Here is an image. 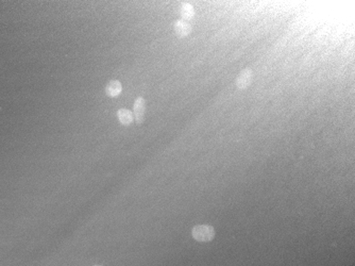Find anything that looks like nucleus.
Returning <instances> with one entry per match:
<instances>
[{
	"label": "nucleus",
	"instance_id": "nucleus-6",
	"mask_svg": "<svg viewBox=\"0 0 355 266\" xmlns=\"http://www.w3.org/2000/svg\"><path fill=\"white\" fill-rule=\"evenodd\" d=\"M117 118L120 123V125H123L124 127H128L130 125H132L134 122V116L132 111L128 110L125 108H122L119 109L117 111Z\"/></svg>",
	"mask_w": 355,
	"mask_h": 266
},
{
	"label": "nucleus",
	"instance_id": "nucleus-1",
	"mask_svg": "<svg viewBox=\"0 0 355 266\" xmlns=\"http://www.w3.org/2000/svg\"><path fill=\"white\" fill-rule=\"evenodd\" d=\"M192 235L197 242H211L215 237V229L211 225H197L193 228Z\"/></svg>",
	"mask_w": 355,
	"mask_h": 266
},
{
	"label": "nucleus",
	"instance_id": "nucleus-7",
	"mask_svg": "<svg viewBox=\"0 0 355 266\" xmlns=\"http://www.w3.org/2000/svg\"><path fill=\"white\" fill-rule=\"evenodd\" d=\"M106 95L108 97H112V98H115V97L119 96L123 92V85L119 82L118 80H111L108 82L105 89Z\"/></svg>",
	"mask_w": 355,
	"mask_h": 266
},
{
	"label": "nucleus",
	"instance_id": "nucleus-8",
	"mask_svg": "<svg viewBox=\"0 0 355 266\" xmlns=\"http://www.w3.org/2000/svg\"><path fill=\"white\" fill-rule=\"evenodd\" d=\"M94 266H102V265H94Z\"/></svg>",
	"mask_w": 355,
	"mask_h": 266
},
{
	"label": "nucleus",
	"instance_id": "nucleus-3",
	"mask_svg": "<svg viewBox=\"0 0 355 266\" xmlns=\"http://www.w3.org/2000/svg\"><path fill=\"white\" fill-rule=\"evenodd\" d=\"M133 116L136 124H143L146 116V100L144 97H138L133 105Z\"/></svg>",
	"mask_w": 355,
	"mask_h": 266
},
{
	"label": "nucleus",
	"instance_id": "nucleus-5",
	"mask_svg": "<svg viewBox=\"0 0 355 266\" xmlns=\"http://www.w3.org/2000/svg\"><path fill=\"white\" fill-rule=\"evenodd\" d=\"M179 13H180V16H181L182 20L188 21V23H189V20L194 19L195 15H196V11H195V8H194V5L192 3L182 2L181 4H180Z\"/></svg>",
	"mask_w": 355,
	"mask_h": 266
},
{
	"label": "nucleus",
	"instance_id": "nucleus-2",
	"mask_svg": "<svg viewBox=\"0 0 355 266\" xmlns=\"http://www.w3.org/2000/svg\"><path fill=\"white\" fill-rule=\"evenodd\" d=\"M253 76L254 75H253L252 69L249 68V67L244 68L242 72L238 74L237 78L235 80L236 88L240 91L247 90L253 82Z\"/></svg>",
	"mask_w": 355,
	"mask_h": 266
},
{
	"label": "nucleus",
	"instance_id": "nucleus-4",
	"mask_svg": "<svg viewBox=\"0 0 355 266\" xmlns=\"http://www.w3.org/2000/svg\"><path fill=\"white\" fill-rule=\"evenodd\" d=\"M173 31L180 39H184V37H187L190 33H192L193 27L188 21L179 19L173 24Z\"/></svg>",
	"mask_w": 355,
	"mask_h": 266
}]
</instances>
